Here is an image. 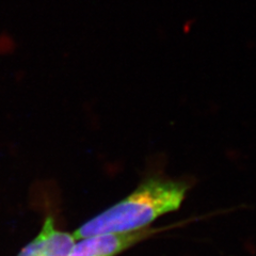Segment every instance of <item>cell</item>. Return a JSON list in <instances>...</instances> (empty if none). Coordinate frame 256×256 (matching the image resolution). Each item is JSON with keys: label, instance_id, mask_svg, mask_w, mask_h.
I'll list each match as a JSON object with an SVG mask.
<instances>
[{"label": "cell", "instance_id": "obj_1", "mask_svg": "<svg viewBox=\"0 0 256 256\" xmlns=\"http://www.w3.org/2000/svg\"><path fill=\"white\" fill-rule=\"evenodd\" d=\"M186 182L148 178L132 194L78 228L76 240L90 236L146 228L162 216L178 210L186 196Z\"/></svg>", "mask_w": 256, "mask_h": 256}, {"label": "cell", "instance_id": "obj_2", "mask_svg": "<svg viewBox=\"0 0 256 256\" xmlns=\"http://www.w3.org/2000/svg\"><path fill=\"white\" fill-rule=\"evenodd\" d=\"M155 233L142 228L122 233H107L79 239L68 256H118Z\"/></svg>", "mask_w": 256, "mask_h": 256}, {"label": "cell", "instance_id": "obj_3", "mask_svg": "<svg viewBox=\"0 0 256 256\" xmlns=\"http://www.w3.org/2000/svg\"><path fill=\"white\" fill-rule=\"evenodd\" d=\"M75 240L73 234L56 228L52 217H47L38 235L18 256H68Z\"/></svg>", "mask_w": 256, "mask_h": 256}]
</instances>
